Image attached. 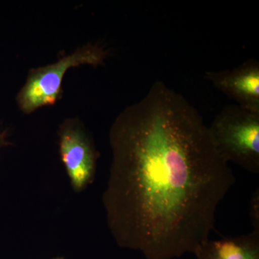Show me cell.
<instances>
[{
	"label": "cell",
	"mask_w": 259,
	"mask_h": 259,
	"mask_svg": "<svg viewBox=\"0 0 259 259\" xmlns=\"http://www.w3.org/2000/svg\"><path fill=\"white\" fill-rule=\"evenodd\" d=\"M204 79L236 102V105L259 112V62L251 59L234 69L207 71Z\"/></svg>",
	"instance_id": "obj_5"
},
{
	"label": "cell",
	"mask_w": 259,
	"mask_h": 259,
	"mask_svg": "<svg viewBox=\"0 0 259 259\" xmlns=\"http://www.w3.org/2000/svg\"><path fill=\"white\" fill-rule=\"evenodd\" d=\"M54 259H65L64 258H54Z\"/></svg>",
	"instance_id": "obj_9"
},
{
	"label": "cell",
	"mask_w": 259,
	"mask_h": 259,
	"mask_svg": "<svg viewBox=\"0 0 259 259\" xmlns=\"http://www.w3.org/2000/svg\"><path fill=\"white\" fill-rule=\"evenodd\" d=\"M249 214L253 231H259V189L250 197Z\"/></svg>",
	"instance_id": "obj_7"
},
{
	"label": "cell",
	"mask_w": 259,
	"mask_h": 259,
	"mask_svg": "<svg viewBox=\"0 0 259 259\" xmlns=\"http://www.w3.org/2000/svg\"><path fill=\"white\" fill-rule=\"evenodd\" d=\"M194 254L197 259H259V231L217 241L208 239Z\"/></svg>",
	"instance_id": "obj_6"
},
{
	"label": "cell",
	"mask_w": 259,
	"mask_h": 259,
	"mask_svg": "<svg viewBox=\"0 0 259 259\" xmlns=\"http://www.w3.org/2000/svg\"><path fill=\"white\" fill-rule=\"evenodd\" d=\"M208 129L214 147L228 163L259 173V112L227 105Z\"/></svg>",
	"instance_id": "obj_2"
},
{
	"label": "cell",
	"mask_w": 259,
	"mask_h": 259,
	"mask_svg": "<svg viewBox=\"0 0 259 259\" xmlns=\"http://www.w3.org/2000/svg\"><path fill=\"white\" fill-rule=\"evenodd\" d=\"M107 56V51L98 44H89L54 64L30 70L17 96L19 108L30 114L40 107L54 105L61 96V84L68 70L83 64L98 66Z\"/></svg>",
	"instance_id": "obj_3"
},
{
	"label": "cell",
	"mask_w": 259,
	"mask_h": 259,
	"mask_svg": "<svg viewBox=\"0 0 259 259\" xmlns=\"http://www.w3.org/2000/svg\"><path fill=\"white\" fill-rule=\"evenodd\" d=\"M59 136L61 158L71 185L81 192L93 182L99 153L79 119L65 120Z\"/></svg>",
	"instance_id": "obj_4"
},
{
	"label": "cell",
	"mask_w": 259,
	"mask_h": 259,
	"mask_svg": "<svg viewBox=\"0 0 259 259\" xmlns=\"http://www.w3.org/2000/svg\"><path fill=\"white\" fill-rule=\"evenodd\" d=\"M10 143L7 140L6 132H0V148L8 146Z\"/></svg>",
	"instance_id": "obj_8"
},
{
	"label": "cell",
	"mask_w": 259,
	"mask_h": 259,
	"mask_svg": "<svg viewBox=\"0 0 259 259\" xmlns=\"http://www.w3.org/2000/svg\"><path fill=\"white\" fill-rule=\"evenodd\" d=\"M109 139L102 200L117 244L146 259L194 254L209 239L218 205L236 182L197 109L156 81L116 117Z\"/></svg>",
	"instance_id": "obj_1"
}]
</instances>
